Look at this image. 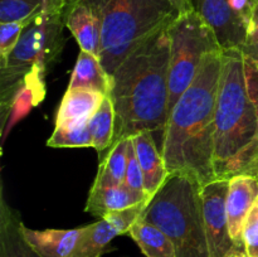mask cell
Masks as SVG:
<instances>
[{
  "label": "cell",
  "instance_id": "f1b7e54d",
  "mask_svg": "<svg viewBox=\"0 0 258 257\" xmlns=\"http://www.w3.org/2000/svg\"><path fill=\"white\" fill-rule=\"evenodd\" d=\"M227 2H228L232 10L241 18L242 22L248 28L256 0H227Z\"/></svg>",
  "mask_w": 258,
  "mask_h": 257
},
{
  "label": "cell",
  "instance_id": "8992f818",
  "mask_svg": "<svg viewBox=\"0 0 258 257\" xmlns=\"http://www.w3.org/2000/svg\"><path fill=\"white\" fill-rule=\"evenodd\" d=\"M102 17L100 59L110 76L179 13L168 0H98Z\"/></svg>",
  "mask_w": 258,
  "mask_h": 257
},
{
  "label": "cell",
  "instance_id": "4dcf8cb0",
  "mask_svg": "<svg viewBox=\"0 0 258 257\" xmlns=\"http://www.w3.org/2000/svg\"><path fill=\"white\" fill-rule=\"evenodd\" d=\"M168 2L175 8V10L179 14H183V13L189 12V10H193L191 0H168Z\"/></svg>",
  "mask_w": 258,
  "mask_h": 257
},
{
  "label": "cell",
  "instance_id": "f546056e",
  "mask_svg": "<svg viewBox=\"0 0 258 257\" xmlns=\"http://www.w3.org/2000/svg\"><path fill=\"white\" fill-rule=\"evenodd\" d=\"M253 44H258V0H256V4H254V8H253V13H252L251 23H249L248 33H247V40L244 47H246V45H253ZM243 48H242V49H243Z\"/></svg>",
  "mask_w": 258,
  "mask_h": 257
},
{
  "label": "cell",
  "instance_id": "ac0fdd59",
  "mask_svg": "<svg viewBox=\"0 0 258 257\" xmlns=\"http://www.w3.org/2000/svg\"><path fill=\"white\" fill-rule=\"evenodd\" d=\"M0 199V257H40L25 241L22 221L8 206L3 191Z\"/></svg>",
  "mask_w": 258,
  "mask_h": 257
},
{
  "label": "cell",
  "instance_id": "8fae6325",
  "mask_svg": "<svg viewBox=\"0 0 258 257\" xmlns=\"http://www.w3.org/2000/svg\"><path fill=\"white\" fill-rule=\"evenodd\" d=\"M258 199V178L251 175H233L229 178L227 194V216L229 233L237 248L244 249L243 226L249 209Z\"/></svg>",
  "mask_w": 258,
  "mask_h": 257
},
{
  "label": "cell",
  "instance_id": "30bf717a",
  "mask_svg": "<svg viewBox=\"0 0 258 257\" xmlns=\"http://www.w3.org/2000/svg\"><path fill=\"white\" fill-rule=\"evenodd\" d=\"M66 27L76 38L81 50L100 57L102 17L98 0H77L66 12Z\"/></svg>",
  "mask_w": 258,
  "mask_h": 257
},
{
  "label": "cell",
  "instance_id": "7402d4cb",
  "mask_svg": "<svg viewBox=\"0 0 258 257\" xmlns=\"http://www.w3.org/2000/svg\"><path fill=\"white\" fill-rule=\"evenodd\" d=\"M130 138L116 141L110 151L100 163L97 176L93 183L95 186L120 185L125 181L126 165H127V146Z\"/></svg>",
  "mask_w": 258,
  "mask_h": 257
},
{
  "label": "cell",
  "instance_id": "484cf974",
  "mask_svg": "<svg viewBox=\"0 0 258 257\" xmlns=\"http://www.w3.org/2000/svg\"><path fill=\"white\" fill-rule=\"evenodd\" d=\"M30 19L0 23V65L7 62L8 57L19 42L20 35Z\"/></svg>",
  "mask_w": 258,
  "mask_h": 257
},
{
  "label": "cell",
  "instance_id": "83f0119b",
  "mask_svg": "<svg viewBox=\"0 0 258 257\" xmlns=\"http://www.w3.org/2000/svg\"><path fill=\"white\" fill-rule=\"evenodd\" d=\"M123 183H125L128 188L134 189V190L140 191V193H145V191H144L143 171H141L140 164H139L138 156H136L135 145H134L133 138H130V140H128L127 165H126V175Z\"/></svg>",
  "mask_w": 258,
  "mask_h": 257
},
{
  "label": "cell",
  "instance_id": "603a6c76",
  "mask_svg": "<svg viewBox=\"0 0 258 257\" xmlns=\"http://www.w3.org/2000/svg\"><path fill=\"white\" fill-rule=\"evenodd\" d=\"M64 10L63 0H0V23L19 22L34 18L43 12Z\"/></svg>",
  "mask_w": 258,
  "mask_h": 257
},
{
  "label": "cell",
  "instance_id": "ffe728a7",
  "mask_svg": "<svg viewBox=\"0 0 258 257\" xmlns=\"http://www.w3.org/2000/svg\"><path fill=\"white\" fill-rule=\"evenodd\" d=\"M146 257H176L175 246L161 229L140 218L128 233Z\"/></svg>",
  "mask_w": 258,
  "mask_h": 257
},
{
  "label": "cell",
  "instance_id": "4fadbf2b",
  "mask_svg": "<svg viewBox=\"0 0 258 257\" xmlns=\"http://www.w3.org/2000/svg\"><path fill=\"white\" fill-rule=\"evenodd\" d=\"M105 97L102 93L86 88H67L58 108L55 127H76L88 123Z\"/></svg>",
  "mask_w": 258,
  "mask_h": 257
},
{
  "label": "cell",
  "instance_id": "2e32d148",
  "mask_svg": "<svg viewBox=\"0 0 258 257\" xmlns=\"http://www.w3.org/2000/svg\"><path fill=\"white\" fill-rule=\"evenodd\" d=\"M244 71H246V81L248 86L249 95L256 103L257 110V125L256 133L251 143L242 151H239L233 160L229 164L227 170L226 179H229L233 175L243 174L258 178V67L256 63L248 57L244 55Z\"/></svg>",
  "mask_w": 258,
  "mask_h": 257
},
{
  "label": "cell",
  "instance_id": "52a82bcc",
  "mask_svg": "<svg viewBox=\"0 0 258 257\" xmlns=\"http://www.w3.org/2000/svg\"><path fill=\"white\" fill-rule=\"evenodd\" d=\"M170 38L168 118L180 96L191 85L208 53L223 50L212 28L196 12L179 14L168 27Z\"/></svg>",
  "mask_w": 258,
  "mask_h": 257
},
{
  "label": "cell",
  "instance_id": "cb8c5ba5",
  "mask_svg": "<svg viewBox=\"0 0 258 257\" xmlns=\"http://www.w3.org/2000/svg\"><path fill=\"white\" fill-rule=\"evenodd\" d=\"M47 145L50 148H93L87 123L76 127H55Z\"/></svg>",
  "mask_w": 258,
  "mask_h": 257
},
{
  "label": "cell",
  "instance_id": "277c9868",
  "mask_svg": "<svg viewBox=\"0 0 258 257\" xmlns=\"http://www.w3.org/2000/svg\"><path fill=\"white\" fill-rule=\"evenodd\" d=\"M256 103L249 95L241 49L223 52L214 115V171L226 178L229 164L256 133Z\"/></svg>",
  "mask_w": 258,
  "mask_h": 257
},
{
  "label": "cell",
  "instance_id": "9c48e42d",
  "mask_svg": "<svg viewBox=\"0 0 258 257\" xmlns=\"http://www.w3.org/2000/svg\"><path fill=\"white\" fill-rule=\"evenodd\" d=\"M191 5L212 28L223 52L242 50L246 44L248 28L232 10L227 0H191Z\"/></svg>",
  "mask_w": 258,
  "mask_h": 257
},
{
  "label": "cell",
  "instance_id": "836d02e7",
  "mask_svg": "<svg viewBox=\"0 0 258 257\" xmlns=\"http://www.w3.org/2000/svg\"><path fill=\"white\" fill-rule=\"evenodd\" d=\"M63 2H64V15H66V12H67V10L70 9V8L72 7L77 0H63Z\"/></svg>",
  "mask_w": 258,
  "mask_h": 257
},
{
  "label": "cell",
  "instance_id": "e575fe53",
  "mask_svg": "<svg viewBox=\"0 0 258 257\" xmlns=\"http://www.w3.org/2000/svg\"><path fill=\"white\" fill-rule=\"evenodd\" d=\"M229 256H231V254H229ZM229 256H228V257H229Z\"/></svg>",
  "mask_w": 258,
  "mask_h": 257
},
{
  "label": "cell",
  "instance_id": "d4e9b609",
  "mask_svg": "<svg viewBox=\"0 0 258 257\" xmlns=\"http://www.w3.org/2000/svg\"><path fill=\"white\" fill-rule=\"evenodd\" d=\"M148 203L149 202H141V203L127 207V208L108 212L103 216V219L110 222L120 232V234H126L128 233L131 227L136 223V221L141 218L144 209Z\"/></svg>",
  "mask_w": 258,
  "mask_h": 257
},
{
  "label": "cell",
  "instance_id": "1f68e13d",
  "mask_svg": "<svg viewBox=\"0 0 258 257\" xmlns=\"http://www.w3.org/2000/svg\"><path fill=\"white\" fill-rule=\"evenodd\" d=\"M242 52H243V54L246 55V57H248L249 59L253 60L258 67V44L246 45V47L242 49Z\"/></svg>",
  "mask_w": 258,
  "mask_h": 257
},
{
  "label": "cell",
  "instance_id": "5bb4252c",
  "mask_svg": "<svg viewBox=\"0 0 258 257\" xmlns=\"http://www.w3.org/2000/svg\"><path fill=\"white\" fill-rule=\"evenodd\" d=\"M22 233L40 257H70L82 234L83 227L75 229H30L22 222Z\"/></svg>",
  "mask_w": 258,
  "mask_h": 257
},
{
  "label": "cell",
  "instance_id": "7c38bea8",
  "mask_svg": "<svg viewBox=\"0 0 258 257\" xmlns=\"http://www.w3.org/2000/svg\"><path fill=\"white\" fill-rule=\"evenodd\" d=\"M131 138L143 171L144 191L151 199V197L165 183L170 173L166 169L165 161L161 151L159 150L155 136L151 131H143Z\"/></svg>",
  "mask_w": 258,
  "mask_h": 257
},
{
  "label": "cell",
  "instance_id": "4316f807",
  "mask_svg": "<svg viewBox=\"0 0 258 257\" xmlns=\"http://www.w3.org/2000/svg\"><path fill=\"white\" fill-rule=\"evenodd\" d=\"M244 252L249 257H258V199L249 209L243 226Z\"/></svg>",
  "mask_w": 258,
  "mask_h": 257
},
{
  "label": "cell",
  "instance_id": "e0dca14e",
  "mask_svg": "<svg viewBox=\"0 0 258 257\" xmlns=\"http://www.w3.org/2000/svg\"><path fill=\"white\" fill-rule=\"evenodd\" d=\"M68 88H86L110 96L112 88V76L106 72L100 57L85 50H80Z\"/></svg>",
  "mask_w": 258,
  "mask_h": 257
},
{
  "label": "cell",
  "instance_id": "7a4b0ae2",
  "mask_svg": "<svg viewBox=\"0 0 258 257\" xmlns=\"http://www.w3.org/2000/svg\"><path fill=\"white\" fill-rule=\"evenodd\" d=\"M169 71L168 28L149 38L116 68L110 93L116 112L113 143L143 131L163 139L168 121Z\"/></svg>",
  "mask_w": 258,
  "mask_h": 257
},
{
  "label": "cell",
  "instance_id": "d6986e66",
  "mask_svg": "<svg viewBox=\"0 0 258 257\" xmlns=\"http://www.w3.org/2000/svg\"><path fill=\"white\" fill-rule=\"evenodd\" d=\"M120 232L106 219L83 227L82 234L70 257H101L108 251V244Z\"/></svg>",
  "mask_w": 258,
  "mask_h": 257
},
{
  "label": "cell",
  "instance_id": "6da1fadb",
  "mask_svg": "<svg viewBox=\"0 0 258 257\" xmlns=\"http://www.w3.org/2000/svg\"><path fill=\"white\" fill-rule=\"evenodd\" d=\"M223 50L206 55L198 75L171 110L160 151L170 174H183L201 185L217 179L214 171V115Z\"/></svg>",
  "mask_w": 258,
  "mask_h": 257
},
{
  "label": "cell",
  "instance_id": "3957f363",
  "mask_svg": "<svg viewBox=\"0 0 258 257\" xmlns=\"http://www.w3.org/2000/svg\"><path fill=\"white\" fill-rule=\"evenodd\" d=\"M66 15L63 9L43 12L25 25L20 39L2 70L3 121L23 91H28L34 105L44 97L43 76L50 60L62 50Z\"/></svg>",
  "mask_w": 258,
  "mask_h": 257
},
{
  "label": "cell",
  "instance_id": "5b68a950",
  "mask_svg": "<svg viewBox=\"0 0 258 257\" xmlns=\"http://www.w3.org/2000/svg\"><path fill=\"white\" fill-rule=\"evenodd\" d=\"M201 190V184L189 176L170 174L151 197L141 216L170 238L176 257H211Z\"/></svg>",
  "mask_w": 258,
  "mask_h": 257
},
{
  "label": "cell",
  "instance_id": "9a60e30c",
  "mask_svg": "<svg viewBox=\"0 0 258 257\" xmlns=\"http://www.w3.org/2000/svg\"><path fill=\"white\" fill-rule=\"evenodd\" d=\"M149 201L150 198L145 193L134 190L125 183L111 186L92 185L86 204V212L98 218H103L108 212L118 211Z\"/></svg>",
  "mask_w": 258,
  "mask_h": 257
},
{
  "label": "cell",
  "instance_id": "44dd1931",
  "mask_svg": "<svg viewBox=\"0 0 258 257\" xmlns=\"http://www.w3.org/2000/svg\"><path fill=\"white\" fill-rule=\"evenodd\" d=\"M88 130L92 138L93 149L98 154L112 146L116 128V112L110 96L103 98L95 115L88 120Z\"/></svg>",
  "mask_w": 258,
  "mask_h": 257
},
{
  "label": "cell",
  "instance_id": "d6a6232c",
  "mask_svg": "<svg viewBox=\"0 0 258 257\" xmlns=\"http://www.w3.org/2000/svg\"><path fill=\"white\" fill-rule=\"evenodd\" d=\"M229 257H249V256L246 253V252H244V249L237 248V249H234L233 252H232L231 256H229Z\"/></svg>",
  "mask_w": 258,
  "mask_h": 257
},
{
  "label": "cell",
  "instance_id": "ba28073f",
  "mask_svg": "<svg viewBox=\"0 0 258 257\" xmlns=\"http://www.w3.org/2000/svg\"><path fill=\"white\" fill-rule=\"evenodd\" d=\"M228 188L229 179L226 178L214 179L202 185V209L211 257H228L237 249L229 233L227 216Z\"/></svg>",
  "mask_w": 258,
  "mask_h": 257
}]
</instances>
